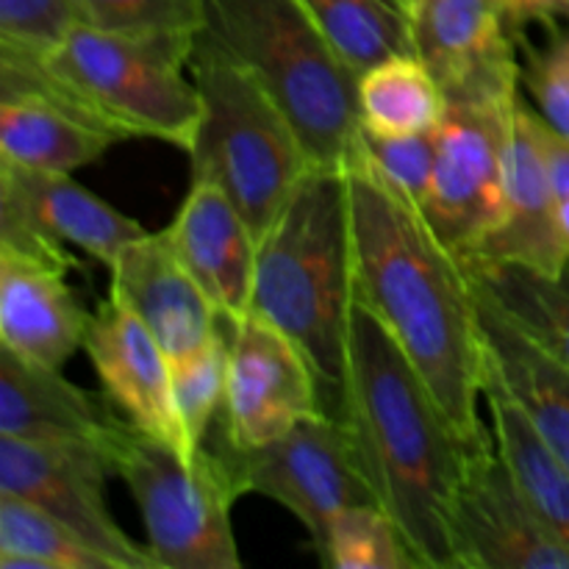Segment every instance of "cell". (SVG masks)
I'll return each mask as SVG.
<instances>
[{
	"label": "cell",
	"instance_id": "26",
	"mask_svg": "<svg viewBox=\"0 0 569 569\" xmlns=\"http://www.w3.org/2000/svg\"><path fill=\"white\" fill-rule=\"evenodd\" d=\"M306 9L356 72L415 53L409 0H303Z\"/></svg>",
	"mask_w": 569,
	"mask_h": 569
},
{
	"label": "cell",
	"instance_id": "14",
	"mask_svg": "<svg viewBox=\"0 0 569 569\" xmlns=\"http://www.w3.org/2000/svg\"><path fill=\"white\" fill-rule=\"evenodd\" d=\"M109 276L111 292L131 306L170 365L187 359L220 331V311L178 259L167 231L144 233L128 244Z\"/></svg>",
	"mask_w": 569,
	"mask_h": 569
},
{
	"label": "cell",
	"instance_id": "28",
	"mask_svg": "<svg viewBox=\"0 0 569 569\" xmlns=\"http://www.w3.org/2000/svg\"><path fill=\"white\" fill-rule=\"evenodd\" d=\"M228 350L231 342L222 322L220 331L203 348L172 365V411L178 428V453L183 461L198 459L211 426L226 406Z\"/></svg>",
	"mask_w": 569,
	"mask_h": 569
},
{
	"label": "cell",
	"instance_id": "2",
	"mask_svg": "<svg viewBox=\"0 0 569 569\" xmlns=\"http://www.w3.org/2000/svg\"><path fill=\"white\" fill-rule=\"evenodd\" d=\"M345 426L378 503L398 522L420 569H459L453 509L476 445L456 433L409 356L359 298L350 320Z\"/></svg>",
	"mask_w": 569,
	"mask_h": 569
},
{
	"label": "cell",
	"instance_id": "18",
	"mask_svg": "<svg viewBox=\"0 0 569 569\" xmlns=\"http://www.w3.org/2000/svg\"><path fill=\"white\" fill-rule=\"evenodd\" d=\"M64 278L67 270L0 250V348L53 370L83 348L92 311Z\"/></svg>",
	"mask_w": 569,
	"mask_h": 569
},
{
	"label": "cell",
	"instance_id": "21",
	"mask_svg": "<svg viewBox=\"0 0 569 569\" xmlns=\"http://www.w3.org/2000/svg\"><path fill=\"white\" fill-rule=\"evenodd\" d=\"M411 20L415 53L442 89L517 53L506 0H415Z\"/></svg>",
	"mask_w": 569,
	"mask_h": 569
},
{
	"label": "cell",
	"instance_id": "35",
	"mask_svg": "<svg viewBox=\"0 0 569 569\" xmlns=\"http://www.w3.org/2000/svg\"><path fill=\"white\" fill-rule=\"evenodd\" d=\"M545 153H548L556 194H559V200H565L569 198V137L553 131L548 122H545Z\"/></svg>",
	"mask_w": 569,
	"mask_h": 569
},
{
	"label": "cell",
	"instance_id": "19",
	"mask_svg": "<svg viewBox=\"0 0 569 569\" xmlns=\"http://www.w3.org/2000/svg\"><path fill=\"white\" fill-rule=\"evenodd\" d=\"M0 211L31 222L59 244H72L111 270L144 228L89 192L70 172H37L0 161Z\"/></svg>",
	"mask_w": 569,
	"mask_h": 569
},
{
	"label": "cell",
	"instance_id": "31",
	"mask_svg": "<svg viewBox=\"0 0 569 569\" xmlns=\"http://www.w3.org/2000/svg\"><path fill=\"white\" fill-rule=\"evenodd\" d=\"M87 26L126 33H198L203 0H78Z\"/></svg>",
	"mask_w": 569,
	"mask_h": 569
},
{
	"label": "cell",
	"instance_id": "15",
	"mask_svg": "<svg viewBox=\"0 0 569 569\" xmlns=\"http://www.w3.org/2000/svg\"><path fill=\"white\" fill-rule=\"evenodd\" d=\"M83 350L111 403L133 426L178 450L170 359L131 306L111 289L92 311Z\"/></svg>",
	"mask_w": 569,
	"mask_h": 569
},
{
	"label": "cell",
	"instance_id": "11",
	"mask_svg": "<svg viewBox=\"0 0 569 569\" xmlns=\"http://www.w3.org/2000/svg\"><path fill=\"white\" fill-rule=\"evenodd\" d=\"M226 328L231 350L222 437L233 448H261L326 411L309 359L281 328L253 311Z\"/></svg>",
	"mask_w": 569,
	"mask_h": 569
},
{
	"label": "cell",
	"instance_id": "27",
	"mask_svg": "<svg viewBox=\"0 0 569 569\" xmlns=\"http://www.w3.org/2000/svg\"><path fill=\"white\" fill-rule=\"evenodd\" d=\"M0 569H114L78 533L14 495H0Z\"/></svg>",
	"mask_w": 569,
	"mask_h": 569
},
{
	"label": "cell",
	"instance_id": "24",
	"mask_svg": "<svg viewBox=\"0 0 569 569\" xmlns=\"http://www.w3.org/2000/svg\"><path fill=\"white\" fill-rule=\"evenodd\" d=\"M472 281L517 322L533 342L569 365V261L545 272L517 261L461 259Z\"/></svg>",
	"mask_w": 569,
	"mask_h": 569
},
{
	"label": "cell",
	"instance_id": "33",
	"mask_svg": "<svg viewBox=\"0 0 569 569\" xmlns=\"http://www.w3.org/2000/svg\"><path fill=\"white\" fill-rule=\"evenodd\" d=\"M439 128V126H437ZM437 128L422 133H361L367 156L376 161L378 170L392 181L411 203L422 209L428 198V189L433 181V164H437Z\"/></svg>",
	"mask_w": 569,
	"mask_h": 569
},
{
	"label": "cell",
	"instance_id": "30",
	"mask_svg": "<svg viewBox=\"0 0 569 569\" xmlns=\"http://www.w3.org/2000/svg\"><path fill=\"white\" fill-rule=\"evenodd\" d=\"M517 39L520 83L533 100L537 114L553 131L569 137V22L545 28L542 42Z\"/></svg>",
	"mask_w": 569,
	"mask_h": 569
},
{
	"label": "cell",
	"instance_id": "16",
	"mask_svg": "<svg viewBox=\"0 0 569 569\" xmlns=\"http://www.w3.org/2000/svg\"><path fill=\"white\" fill-rule=\"evenodd\" d=\"M109 403V395L94 398L61 376V370L33 365L0 348V437L89 445L106 453L111 465L131 420L117 415Z\"/></svg>",
	"mask_w": 569,
	"mask_h": 569
},
{
	"label": "cell",
	"instance_id": "20",
	"mask_svg": "<svg viewBox=\"0 0 569 569\" xmlns=\"http://www.w3.org/2000/svg\"><path fill=\"white\" fill-rule=\"evenodd\" d=\"M472 289L487 372L515 398L550 448L569 465V365L533 342L476 281Z\"/></svg>",
	"mask_w": 569,
	"mask_h": 569
},
{
	"label": "cell",
	"instance_id": "1",
	"mask_svg": "<svg viewBox=\"0 0 569 569\" xmlns=\"http://www.w3.org/2000/svg\"><path fill=\"white\" fill-rule=\"evenodd\" d=\"M356 298L387 326L465 442H492L481 420L483 339L467 267L428 217L387 181L365 144L345 167Z\"/></svg>",
	"mask_w": 569,
	"mask_h": 569
},
{
	"label": "cell",
	"instance_id": "10",
	"mask_svg": "<svg viewBox=\"0 0 569 569\" xmlns=\"http://www.w3.org/2000/svg\"><path fill=\"white\" fill-rule=\"evenodd\" d=\"M109 459L98 448L0 437V495L28 500L83 539L114 569H156L148 545H137L106 503Z\"/></svg>",
	"mask_w": 569,
	"mask_h": 569
},
{
	"label": "cell",
	"instance_id": "6",
	"mask_svg": "<svg viewBox=\"0 0 569 569\" xmlns=\"http://www.w3.org/2000/svg\"><path fill=\"white\" fill-rule=\"evenodd\" d=\"M189 72L203 98L189 150L192 178L217 183L261 239L311 170L309 153L281 106L203 31L194 37Z\"/></svg>",
	"mask_w": 569,
	"mask_h": 569
},
{
	"label": "cell",
	"instance_id": "34",
	"mask_svg": "<svg viewBox=\"0 0 569 569\" xmlns=\"http://www.w3.org/2000/svg\"><path fill=\"white\" fill-rule=\"evenodd\" d=\"M511 33H526L528 28H550L569 22V0H506Z\"/></svg>",
	"mask_w": 569,
	"mask_h": 569
},
{
	"label": "cell",
	"instance_id": "37",
	"mask_svg": "<svg viewBox=\"0 0 569 569\" xmlns=\"http://www.w3.org/2000/svg\"><path fill=\"white\" fill-rule=\"evenodd\" d=\"M409 3H415V0H409Z\"/></svg>",
	"mask_w": 569,
	"mask_h": 569
},
{
	"label": "cell",
	"instance_id": "12",
	"mask_svg": "<svg viewBox=\"0 0 569 569\" xmlns=\"http://www.w3.org/2000/svg\"><path fill=\"white\" fill-rule=\"evenodd\" d=\"M453 550L459 569H569V545L528 503L495 442L467 459Z\"/></svg>",
	"mask_w": 569,
	"mask_h": 569
},
{
	"label": "cell",
	"instance_id": "4",
	"mask_svg": "<svg viewBox=\"0 0 569 569\" xmlns=\"http://www.w3.org/2000/svg\"><path fill=\"white\" fill-rule=\"evenodd\" d=\"M198 33H126L78 26L48 53L0 44V94L33 92L120 142L161 139L192 150L203 98L189 72Z\"/></svg>",
	"mask_w": 569,
	"mask_h": 569
},
{
	"label": "cell",
	"instance_id": "17",
	"mask_svg": "<svg viewBox=\"0 0 569 569\" xmlns=\"http://www.w3.org/2000/svg\"><path fill=\"white\" fill-rule=\"evenodd\" d=\"M164 231L222 322L244 320L253 300L259 239L233 200L217 183L192 178L189 194Z\"/></svg>",
	"mask_w": 569,
	"mask_h": 569
},
{
	"label": "cell",
	"instance_id": "5",
	"mask_svg": "<svg viewBox=\"0 0 569 569\" xmlns=\"http://www.w3.org/2000/svg\"><path fill=\"white\" fill-rule=\"evenodd\" d=\"M281 106L311 167L345 170L361 148L359 72L303 0H203V28Z\"/></svg>",
	"mask_w": 569,
	"mask_h": 569
},
{
	"label": "cell",
	"instance_id": "32",
	"mask_svg": "<svg viewBox=\"0 0 569 569\" xmlns=\"http://www.w3.org/2000/svg\"><path fill=\"white\" fill-rule=\"evenodd\" d=\"M78 0H0V44L28 53L59 48L83 26Z\"/></svg>",
	"mask_w": 569,
	"mask_h": 569
},
{
	"label": "cell",
	"instance_id": "23",
	"mask_svg": "<svg viewBox=\"0 0 569 569\" xmlns=\"http://www.w3.org/2000/svg\"><path fill=\"white\" fill-rule=\"evenodd\" d=\"M483 398L500 459L528 503L569 545V465L489 372H483Z\"/></svg>",
	"mask_w": 569,
	"mask_h": 569
},
{
	"label": "cell",
	"instance_id": "13",
	"mask_svg": "<svg viewBox=\"0 0 569 569\" xmlns=\"http://www.w3.org/2000/svg\"><path fill=\"white\" fill-rule=\"evenodd\" d=\"M472 259L517 261L559 272L569 250L559 231V194L545 153V120L520 94L506 159L503 220Z\"/></svg>",
	"mask_w": 569,
	"mask_h": 569
},
{
	"label": "cell",
	"instance_id": "3",
	"mask_svg": "<svg viewBox=\"0 0 569 569\" xmlns=\"http://www.w3.org/2000/svg\"><path fill=\"white\" fill-rule=\"evenodd\" d=\"M353 306L348 176L311 167L259 239L250 311L281 328L303 350L320 383L322 409L342 422Z\"/></svg>",
	"mask_w": 569,
	"mask_h": 569
},
{
	"label": "cell",
	"instance_id": "22",
	"mask_svg": "<svg viewBox=\"0 0 569 569\" xmlns=\"http://www.w3.org/2000/svg\"><path fill=\"white\" fill-rule=\"evenodd\" d=\"M120 137L33 92L0 94V161L37 172H76Z\"/></svg>",
	"mask_w": 569,
	"mask_h": 569
},
{
	"label": "cell",
	"instance_id": "8",
	"mask_svg": "<svg viewBox=\"0 0 569 569\" xmlns=\"http://www.w3.org/2000/svg\"><path fill=\"white\" fill-rule=\"evenodd\" d=\"M111 470L142 511L156 569H239L231 511L242 487L220 445L194 461L164 439L131 426L117 442Z\"/></svg>",
	"mask_w": 569,
	"mask_h": 569
},
{
	"label": "cell",
	"instance_id": "9",
	"mask_svg": "<svg viewBox=\"0 0 569 569\" xmlns=\"http://www.w3.org/2000/svg\"><path fill=\"white\" fill-rule=\"evenodd\" d=\"M220 448L244 495H264L298 517L317 559L326 548L328 526L337 511L378 503L353 433L326 411L306 417L261 448H233L226 437L220 439Z\"/></svg>",
	"mask_w": 569,
	"mask_h": 569
},
{
	"label": "cell",
	"instance_id": "36",
	"mask_svg": "<svg viewBox=\"0 0 569 569\" xmlns=\"http://www.w3.org/2000/svg\"><path fill=\"white\" fill-rule=\"evenodd\" d=\"M559 231H561V239H565V244L569 250V198L559 200Z\"/></svg>",
	"mask_w": 569,
	"mask_h": 569
},
{
	"label": "cell",
	"instance_id": "25",
	"mask_svg": "<svg viewBox=\"0 0 569 569\" xmlns=\"http://www.w3.org/2000/svg\"><path fill=\"white\" fill-rule=\"evenodd\" d=\"M365 131L400 137L433 131L445 114V92L417 53H400L359 78Z\"/></svg>",
	"mask_w": 569,
	"mask_h": 569
},
{
	"label": "cell",
	"instance_id": "7",
	"mask_svg": "<svg viewBox=\"0 0 569 569\" xmlns=\"http://www.w3.org/2000/svg\"><path fill=\"white\" fill-rule=\"evenodd\" d=\"M520 87L515 53L442 89L437 164L422 214L459 259H472L503 220L506 159Z\"/></svg>",
	"mask_w": 569,
	"mask_h": 569
},
{
	"label": "cell",
	"instance_id": "29",
	"mask_svg": "<svg viewBox=\"0 0 569 569\" xmlns=\"http://www.w3.org/2000/svg\"><path fill=\"white\" fill-rule=\"evenodd\" d=\"M320 561L331 569H420L398 522L381 503L337 511Z\"/></svg>",
	"mask_w": 569,
	"mask_h": 569
}]
</instances>
